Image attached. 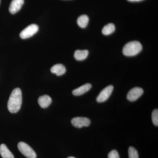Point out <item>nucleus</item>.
I'll return each mask as SVG.
<instances>
[{
	"mask_svg": "<svg viewBox=\"0 0 158 158\" xmlns=\"http://www.w3.org/2000/svg\"><path fill=\"white\" fill-rule=\"evenodd\" d=\"M22 103V94L21 89L16 88L11 92L8 102V108L10 113H17Z\"/></svg>",
	"mask_w": 158,
	"mask_h": 158,
	"instance_id": "f257e3e1",
	"label": "nucleus"
},
{
	"mask_svg": "<svg viewBox=\"0 0 158 158\" xmlns=\"http://www.w3.org/2000/svg\"><path fill=\"white\" fill-rule=\"evenodd\" d=\"M142 49L141 43L138 41H131L125 45L123 49V53L127 56H133L139 54Z\"/></svg>",
	"mask_w": 158,
	"mask_h": 158,
	"instance_id": "f03ea898",
	"label": "nucleus"
},
{
	"mask_svg": "<svg viewBox=\"0 0 158 158\" xmlns=\"http://www.w3.org/2000/svg\"><path fill=\"white\" fill-rule=\"evenodd\" d=\"M18 148L22 153L27 158H36L37 155L34 150L27 144L23 142H20Z\"/></svg>",
	"mask_w": 158,
	"mask_h": 158,
	"instance_id": "7ed1b4c3",
	"label": "nucleus"
},
{
	"mask_svg": "<svg viewBox=\"0 0 158 158\" xmlns=\"http://www.w3.org/2000/svg\"><path fill=\"white\" fill-rule=\"evenodd\" d=\"M39 27L35 24H32L28 26L21 32L20 37L23 39L30 38L37 33Z\"/></svg>",
	"mask_w": 158,
	"mask_h": 158,
	"instance_id": "20e7f679",
	"label": "nucleus"
},
{
	"mask_svg": "<svg viewBox=\"0 0 158 158\" xmlns=\"http://www.w3.org/2000/svg\"><path fill=\"white\" fill-rule=\"evenodd\" d=\"M114 87L113 85H109L102 90L97 98L96 100L98 102H103L110 98L112 94Z\"/></svg>",
	"mask_w": 158,
	"mask_h": 158,
	"instance_id": "39448f33",
	"label": "nucleus"
},
{
	"mask_svg": "<svg viewBox=\"0 0 158 158\" xmlns=\"http://www.w3.org/2000/svg\"><path fill=\"white\" fill-rule=\"evenodd\" d=\"M71 123L75 127L81 128L83 127H88L90 124V121L87 117H77L73 118Z\"/></svg>",
	"mask_w": 158,
	"mask_h": 158,
	"instance_id": "423d86ee",
	"label": "nucleus"
},
{
	"mask_svg": "<svg viewBox=\"0 0 158 158\" xmlns=\"http://www.w3.org/2000/svg\"><path fill=\"white\" fill-rule=\"evenodd\" d=\"M143 93L144 90L141 88L135 87L133 88L127 94V100L130 102L135 101L143 94Z\"/></svg>",
	"mask_w": 158,
	"mask_h": 158,
	"instance_id": "0eeeda50",
	"label": "nucleus"
},
{
	"mask_svg": "<svg viewBox=\"0 0 158 158\" xmlns=\"http://www.w3.org/2000/svg\"><path fill=\"white\" fill-rule=\"evenodd\" d=\"M24 2V0H12L9 8L10 13L12 14L17 13L21 9Z\"/></svg>",
	"mask_w": 158,
	"mask_h": 158,
	"instance_id": "6e6552de",
	"label": "nucleus"
},
{
	"mask_svg": "<svg viewBox=\"0 0 158 158\" xmlns=\"http://www.w3.org/2000/svg\"><path fill=\"white\" fill-rule=\"evenodd\" d=\"M92 85L90 84H86L81 87L75 89L73 91V94L75 96H80L88 92L91 89Z\"/></svg>",
	"mask_w": 158,
	"mask_h": 158,
	"instance_id": "1a4fd4ad",
	"label": "nucleus"
},
{
	"mask_svg": "<svg viewBox=\"0 0 158 158\" xmlns=\"http://www.w3.org/2000/svg\"><path fill=\"white\" fill-rule=\"evenodd\" d=\"M52 98L48 95L40 96L38 100V102L40 106L43 109L48 107L52 103Z\"/></svg>",
	"mask_w": 158,
	"mask_h": 158,
	"instance_id": "9d476101",
	"label": "nucleus"
},
{
	"mask_svg": "<svg viewBox=\"0 0 158 158\" xmlns=\"http://www.w3.org/2000/svg\"><path fill=\"white\" fill-rule=\"evenodd\" d=\"M51 71L52 73L56 74L58 76H60L65 73L66 69L62 64H57L51 68Z\"/></svg>",
	"mask_w": 158,
	"mask_h": 158,
	"instance_id": "9b49d317",
	"label": "nucleus"
},
{
	"mask_svg": "<svg viewBox=\"0 0 158 158\" xmlns=\"http://www.w3.org/2000/svg\"><path fill=\"white\" fill-rule=\"evenodd\" d=\"M0 155L3 158H14L12 153L5 144L0 145Z\"/></svg>",
	"mask_w": 158,
	"mask_h": 158,
	"instance_id": "f8f14e48",
	"label": "nucleus"
},
{
	"mask_svg": "<svg viewBox=\"0 0 158 158\" xmlns=\"http://www.w3.org/2000/svg\"><path fill=\"white\" fill-rule=\"evenodd\" d=\"M89 54V52L87 50H77L74 52L75 59L77 61H82L85 60L88 57Z\"/></svg>",
	"mask_w": 158,
	"mask_h": 158,
	"instance_id": "ddd939ff",
	"label": "nucleus"
},
{
	"mask_svg": "<svg viewBox=\"0 0 158 158\" xmlns=\"http://www.w3.org/2000/svg\"><path fill=\"white\" fill-rule=\"evenodd\" d=\"M89 21V19L88 15H81L78 18L77 20V23L78 25L80 27L85 28L88 26Z\"/></svg>",
	"mask_w": 158,
	"mask_h": 158,
	"instance_id": "4468645a",
	"label": "nucleus"
},
{
	"mask_svg": "<svg viewBox=\"0 0 158 158\" xmlns=\"http://www.w3.org/2000/svg\"><path fill=\"white\" fill-rule=\"evenodd\" d=\"M115 31V25L113 23H109L103 28L102 33L105 35H109L113 34Z\"/></svg>",
	"mask_w": 158,
	"mask_h": 158,
	"instance_id": "2eb2a0df",
	"label": "nucleus"
},
{
	"mask_svg": "<svg viewBox=\"0 0 158 158\" xmlns=\"http://www.w3.org/2000/svg\"><path fill=\"white\" fill-rule=\"evenodd\" d=\"M128 156L129 158H139L138 151L133 147L129 148Z\"/></svg>",
	"mask_w": 158,
	"mask_h": 158,
	"instance_id": "dca6fc26",
	"label": "nucleus"
},
{
	"mask_svg": "<svg viewBox=\"0 0 158 158\" xmlns=\"http://www.w3.org/2000/svg\"><path fill=\"white\" fill-rule=\"evenodd\" d=\"M152 118L153 124L156 126H158V110L157 109H155L152 112Z\"/></svg>",
	"mask_w": 158,
	"mask_h": 158,
	"instance_id": "f3484780",
	"label": "nucleus"
},
{
	"mask_svg": "<svg viewBox=\"0 0 158 158\" xmlns=\"http://www.w3.org/2000/svg\"><path fill=\"white\" fill-rule=\"evenodd\" d=\"M108 158H119V156L118 152L115 150H113L109 153Z\"/></svg>",
	"mask_w": 158,
	"mask_h": 158,
	"instance_id": "a211bd4d",
	"label": "nucleus"
},
{
	"mask_svg": "<svg viewBox=\"0 0 158 158\" xmlns=\"http://www.w3.org/2000/svg\"><path fill=\"white\" fill-rule=\"evenodd\" d=\"M127 1L130 2H139L143 1V0H127Z\"/></svg>",
	"mask_w": 158,
	"mask_h": 158,
	"instance_id": "6ab92c4d",
	"label": "nucleus"
},
{
	"mask_svg": "<svg viewBox=\"0 0 158 158\" xmlns=\"http://www.w3.org/2000/svg\"><path fill=\"white\" fill-rule=\"evenodd\" d=\"M68 158H75L73 157H68Z\"/></svg>",
	"mask_w": 158,
	"mask_h": 158,
	"instance_id": "aec40b11",
	"label": "nucleus"
}]
</instances>
